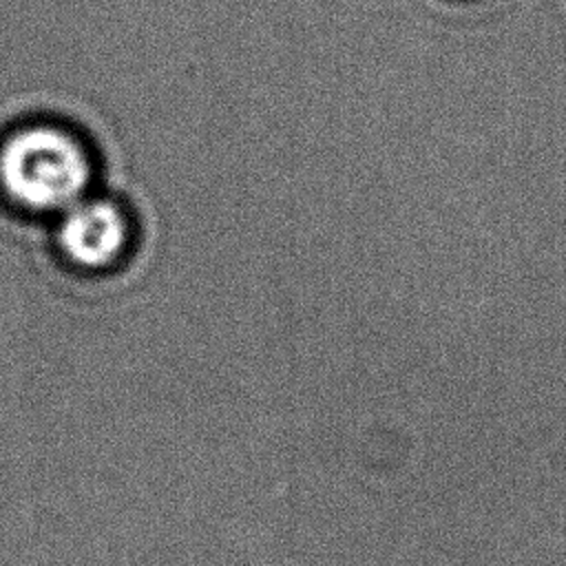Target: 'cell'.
Listing matches in <instances>:
<instances>
[{
	"label": "cell",
	"mask_w": 566,
	"mask_h": 566,
	"mask_svg": "<svg viewBox=\"0 0 566 566\" xmlns=\"http://www.w3.org/2000/svg\"><path fill=\"white\" fill-rule=\"evenodd\" d=\"M93 190L97 159L75 126L24 117L0 133V197L11 208L53 219Z\"/></svg>",
	"instance_id": "6da1fadb"
},
{
	"label": "cell",
	"mask_w": 566,
	"mask_h": 566,
	"mask_svg": "<svg viewBox=\"0 0 566 566\" xmlns=\"http://www.w3.org/2000/svg\"><path fill=\"white\" fill-rule=\"evenodd\" d=\"M49 234L62 263L82 274H102L128 256L135 219L115 195L97 188L49 219Z\"/></svg>",
	"instance_id": "7a4b0ae2"
}]
</instances>
